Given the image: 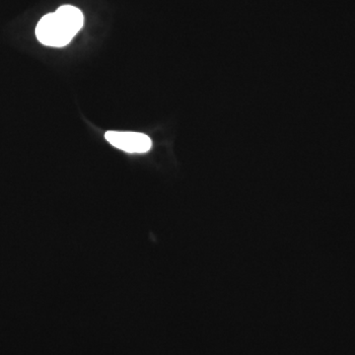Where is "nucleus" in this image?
I'll list each match as a JSON object with an SVG mask.
<instances>
[{
  "label": "nucleus",
  "instance_id": "nucleus-1",
  "mask_svg": "<svg viewBox=\"0 0 355 355\" xmlns=\"http://www.w3.org/2000/svg\"><path fill=\"white\" fill-rule=\"evenodd\" d=\"M84 24L80 9L72 6L58 7L39 21L36 36L40 43L51 48H64L72 41Z\"/></svg>",
  "mask_w": 355,
  "mask_h": 355
},
{
  "label": "nucleus",
  "instance_id": "nucleus-2",
  "mask_svg": "<svg viewBox=\"0 0 355 355\" xmlns=\"http://www.w3.org/2000/svg\"><path fill=\"white\" fill-rule=\"evenodd\" d=\"M105 139L116 148L128 153H148L153 146L150 137L141 132H107Z\"/></svg>",
  "mask_w": 355,
  "mask_h": 355
}]
</instances>
